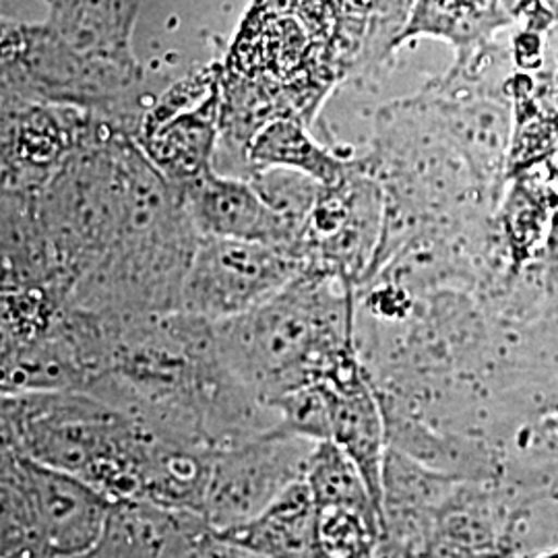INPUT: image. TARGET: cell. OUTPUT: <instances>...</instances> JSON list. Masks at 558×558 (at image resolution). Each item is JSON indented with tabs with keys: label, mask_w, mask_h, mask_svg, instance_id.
<instances>
[{
	"label": "cell",
	"mask_w": 558,
	"mask_h": 558,
	"mask_svg": "<svg viewBox=\"0 0 558 558\" xmlns=\"http://www.w3.org/2000/svg\"><path fill=\"white\" fill-rule=\"evenodd\" d=\"M122 221L108 255L73 288L66 304L104 317L179 313L180 292L201 234L179 189L122 135Z\"/></svg>",
	"instance_id": "cell-1"
},
{
	"label": "cell",
	"mask_w": 558,
	"mask_h": 558,
	"mask_svg": "<svg viewBox=\"0 0 558 558\" xmlns=\"http://www.w3.org/2000/svg\"><path fill=\"white\" fill-rule=\"evenodd\" d=\"M352 296L338 276L304 269L259 306L214 323L218 356L244 391L274 405L354 350Z\"/></svg>",
	"instance_id": "cell-2"
},
{
	"label": "cell",
	"mask_w": 558,
	"mask_h": 558,
	"mask_svg": "<svg viewBox=\"0 0 558 558\" xmlns=\"http://www.w3.org/2000/svg\"><path fill=\"white\" fill-rule=\"evenodd\" d=\"M122 135L108 133L83 143L34 197V211L66 300L77 281L108 255L119 239Z\"/></svg>",
	"instance_id": "cell-3"
},
{
	"label": "cell",
	"mask_w": 558,
	"mask_h": 558,
	"mask_svg": "<svg viewBox=\"0 0 558 558\" xmlns=\"http://www.w3.org/2000/svg\"><path fill=\"white\" fill-rule=\"evenodd\" d=\"M304 269L306 263L292 246L201 236L182 283L179 313L207 323L239 317L276 296Z\"/></svg>",
	"instance_id": "cell-4"
},
{
	"label": "cell",
	"mask_w": 558,
	"mask_h": 558,
	"mask_svg": "<svg viewBox=\"0 0 558 558\" xmlns=\"http://www.w3.org/2000/svg\"><path fill=\"white\" fill-rule=\"evenodd\" d=\"M25 523L48 558H80L100 544L114 500L89 482L15 451Z\"/></svg>",
	"instance_id": "cell-5"
},
{
	"label": "cell",
	"mask_w": 558,
	"mask_h": 558,
	"mask_svg": "<svg viewBox=\"0 0 558 558\" xmlns=\"http://www.w3.org/2000/svg\"><path fill=\"white\" fill-rule=\"evenodd\" d=\"M201 236L248 240L299 251L302 226L276 209L244 177L205 172L180 191Z\"/></svg>",
	"instance_id": "cell-6"
},
{
	"label": "cell",
	"mask_w": 558,
	"mask_h": 558,
	"mask_svg": "<svg viewBox=\"0 0 558 558\" xmlns=\"http://www.w3.org/2000/svg\"><path fill=\"white\" fill-rule=\"evenodd\" d=\"M325 401L329 437L354 461L383 518V412L354 350L315 383Z\"/></svg>",
	"instance_id": "cell-7"
},
{
	"label": "cell",
	"mask_w": 558,
	"mask_h": 558,
	"mask_svg": "<svg viewBox=\"0 0 558 558\" xmlns=\"http://www.w3.org/2000/svg\"><path fill=\"white\" fill-rule=\"evenodd\" d=\"M220 92L180 108H154L143 117L137 135L143 154L179 191L214 170L218 145Z\"/></svg>",
	"instance_id": "cell-8"
},
{
	"label": "cell",
	"mask_w": 558,
	"mask_h": 558,
	"mask_svg": "<svg viewBox=\"0 0 558 558\" xmlns=\"http://www.w3.org/2000/svg\"><path fill=\"white\" fill-rule=\"evenodd\" d=\"M214 534L260 558H323L317 509L304 478L290 482L257 515Z\"/></svg>",
	"instance_id": "cell-9"
},
{
	"label": "cell",
	"mask_w": 558,
	"mask_h": 558,
	"mask_svg": "<svg viewBox=\"0 0 558 558\" xmlns=\"http://www.w3.org/2000/svg\"><path fill=\"white\" fill-rule=\"evenodd\" d=\"M304 126L299 119L267 122L244 154L251 174L269 168H290L317 180L320 186H331L343 179L354 168V161L341 160L325 149Z\"/></svg>",
	"instance_id": "cell-10"
}]
</instances>
